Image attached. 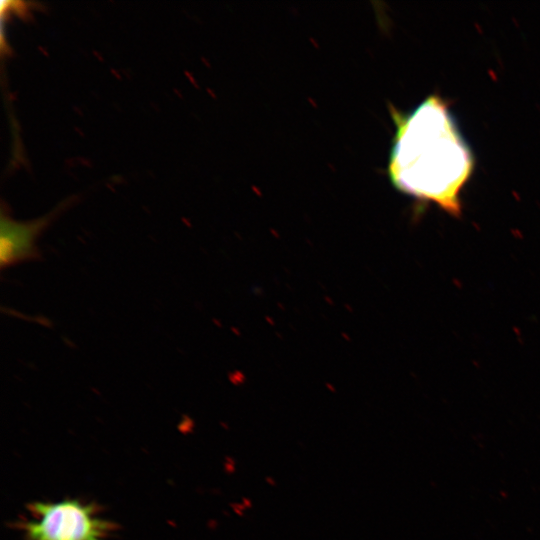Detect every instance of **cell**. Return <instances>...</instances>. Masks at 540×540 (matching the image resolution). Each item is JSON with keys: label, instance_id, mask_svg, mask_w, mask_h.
Returning a JSON list of instances; mask_svg holds the SVG:
<instances>
[{"label": "cell", "instance_id": "cell-2", "mask_svg": "<svg viewBox=\"0 0 540 540\" xmlns=\"http://www.w3.org/2000/svg\"><path fill=\"white\" fill-rule=\"evenodd\" d=\"M23 523L28 540H106L113 524L97 516L95 505L75 499L33 502Z\"/></svg>", "mask_w": 540, "mask_h": 540}, {"label": "cell", "instance_id": "cell-3", "mask_svg": "<svg viewBox=\"0 0 540 540\" xmlns=\"http://www.w3.org/2000/svg\"><path fill=\"white\" fill-rule=\"evenodd\" d=\"M53 214L37 219L19 221L1 213L0 266L10 268L23 262L38 259L37 241L52 220Z\"/></svg>", "mask_w": 540, "mask_h": 540}, {"label": "cell", "instance_id": "cell-1", "mask_svg": "<svg viewBox=\"0 0 540 540\" xmlns=\"http://www.w3.org/2000/svg\"><path fill=\"white\" fill-rule=\"evenodd\" d=\"M395 133L387 173L393 186L418 200L461 215L460 193L474 157L447 102L430 95L410 112L391 109Z\"/></svg>", "mask_w": 540, "mask_h": 540}]
</instances>
